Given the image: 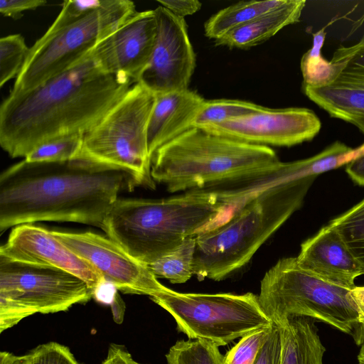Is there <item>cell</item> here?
I'll list each match as a JSON object with an SVG mask.
<instances>
[{"instance_id":"cell-1","label":"cell","mask_w":364,"mask_h":364,"mask_svg":"<svg viewBox=\"0 0 364 364\" xmlns=\"http://www.w3.org/2000/svg\"><path fill=\"white\" fill-rule=\"evenodd\" d=\"M97 46L38 86L9 92L0 106V145L11 157L25 158L53 139L85 135L136 82L124 73L107 71Z\"/></svg>"},{"instance_id":"cell-2","label":"cell","mask_w":364,"mask_h":364,"mask_svg":"<svg viewBox=\"0 0 364 364\" xmlns=\"http://www.w3.org/2000/svg\"><path fill=\"white\" fill-rule=\"evenodd\" d=\"M135 186L128 172L85 158L60 162L23 159L0 176V231L39 221L102 229L119 193Z\"/></svg>"},{"instance_id":"cell-3","label":"cell","mask_w":364,"mask_h":364,"mask_svg":"<svg viewBox=\"0 0 364 364\" xmlns=\"http://www.w3.org/2000/svg\"><path fill=\"white\" fill-rule=\"evenodd\" d=\"M228 205L218 191L192 190L161 199H119L102 230L133 257L149 265L189 237L213 226Z\"/></svg>"},{"instance_id":"cell-4","label":"cell","mask_w":364,"mask_h":364,"mask_svg":"<svg viewBox=\"0 0 364 364\" xmlns=\"http://www.w3.org/2000/svg\"><path fill=\"white\" fill-rule=\"evenodd\" d=\"M283 164L269 146L191 127L151 154V173L155 182L174 193L264 180Z\"/></svg>"},{"instance_id":"cell-5","label":"cell","mask_w":364,"mask_h":364,"mask_svg":"<svg viewBox=\"0 0 364 364\" xmlns=\"http://www.w3.org/2000/svg\"><path fill=\"white\" fill-rule=\"evenodd\" d=\"M317 176L290 179L247 198L222 223L197 234L193 274L220 281L244 267L303 204Z\"/></svg>"},{"instance_id":"cell-6","label":"cell","mask_w":364,"mask_h":364,"mask_svg":"<svg viewBox=\"0 0 364 364\" xmlns=\"http://www.w3.org/2000/svg\"><path fill=\"white\" fill-rule=\"evenodd\" d=\"M136 11L129 0H103L75 17L60 11L30 48L10 93L30 90L79 63Z\"/></svg>"},{"instance_id":"cell-7","label":"cell","mask_w":364,"mask_h":364,"mask_svg":"<svg viewBox=\"0 0 364 364\" xmlns=\"http://www.w3.org/2000/svg\"><path fill=\"white\" fill-rule=\"evenodd\" d=\"M351 290L303 269L296 257L280 259L264 274L259 305L274 323L291 316L310 317L358 338L362 325Z\"/></svg>"},{"instance_id":"cell-8","label":"cell","mask_w":364,"mask_h":364,"mask_svg":"<svg viewBox=\"0 0 364 364\" xmlns=\"http://www.w3.org/2000/svg\"><path fill=\"white\" fill-rule=\"evenodd\" d=\"M155 102L154 93L139 82L134 84L84 135L78 157L122 169L136 186L154 189L147 129Z\"/></svg>"},{"instance_id":"cell-9","label":"cell","mask_w":364,"mask_h":364,"mask_svg":"<svg viewBox=\"0 0 364 364\" xmlns=\"http://www.w3.org/2000/svg\"><path fill=\"white\" fill-rule=\"evenodd\" d=\"M174 318L189 339L226 346L273 322L251 293H181L166 287L150 297Z\"/></svg>"},{"instance_id":"cell-10","label":"cell","mask_w":364,"mask_h":364,"mask_svg":"<svg viewBox=\"0 0 364 364\" xmlns=\"http://www.w3.org/2000/svg\"><path fill=\"white\" fill-rule=\"evenodd\" d=\"M0 294L41 314L65 311L74 304H85L93 298V289L70 272L1 255Z\"/></svg>"},{"instance_id":"cell-11","label":"cell","mask_w":364,"mask_h":364,"mask_svg":"<svg viewBox=\"0 0 364 364\" xmlns=\"http://www.w3.org/2000/svg\"><path fill=\"white\" fill-rule=\"evenodd\" d=\"M70 250L89 262L108 282L124 294L151 297L166 287L149 267L108 237L92 232L50 230Z\"/></svg>"},{"instance_id":"cell-12","label":"cell","mask_w":364,"mask_h":364,"mask_svg":"<svg viewBox=\"0 0 364 364\" xmlns=\"http://www.w3.org/2000/svg\"><path fill=\"white\" fill-rule=\"evenodd\" d=\"M154 11L156 43L151 60L137 82L155 95L187 90L196 68V54L185 19L161 6Z\"/></svg>"},{"instance_id":"cell-13","label":"cell","mask_w":364,"mask_h":364,"mask_svg":"<svg viewBox=\"0 0 364 364\" xmlns=\"http://www.w3.org/2000/svg\"><path fill=\"white\" fill-rule=\"evenodd\" d=\"M330 64L323 85L302 86V90L331 117L354 125L364 134V34L353 46H339Z\"/></svg>"},{"instance_id":"cell-14","label":"cell","mask_w":364,"mask_h":364,"mask_svg":"<svg viewBox=\"0 0 364 364\" xmlns=\"http://www.w3.org/2000/svg\"><path fill=\"white\" fill-rule=\"evenodd\" d=\"M321 128L318 117L304 107H266L256 114L202 127L252 144L287 147L311 141Z\"/></svg>"},{"instance_id":"cell-15","label":"cell","mask_w":364,"mask_h":364,"mask_svg":"<svg viewBox=\"0 0 364 364\" xmlns=\"http://www.w3.org/2000/svg\"><path fill=\"white\" fill-rule=\"evenodd\" d=\"M0 255L16 261L63 269L83 279L93 291L105 279L89 262L66 247L50 230L33 223L16 226L6 242L0 247Z\"/></svg>"},{"instance_id":"cell-16","label":"cell","mask_w":364,"mask_h":364,"mask_svg":"<svg viewBox=\"0 0 364 364\" xmlns=\"http://www.w3.org/2000/svg\"><path fill=\"white\" fill-rule=\"evenodd\" d=\"M156 35L154 11H136L97 46L106 70L124 73L137 82L151 60Z\"/></svg>"},{"instance_id":"cell-17","label":"cell","mask_w":364,"mask_h":364,"mask_svg":"<svg viewBox=\"0 0 364 364\" xmlns=\"http://www.w3.org/2000/svg\"><path fill=\"white\" fill-rule=\"evenodd\" d=\"M296 260L303 269L350 289L355 287V279L364 274V267L330 223L301 245Z\"/></svg>"},{"instance_id":"cell-18","label":"cell","mask_w":364,"mask_h":364,"mask_svg":"<svg viewBox=\"0 0 364 364\" xmlns=\"http://www.w3.org/2000/svg\"><path fill=\"white\" fill-rule=\"evenodd\" d=\"M204 99L189 89L156 95L147 129L150 156L160 146L193 127Z\"/></svg>"},{"instance_id":"cell-19","label":"cell","mask_w":364,"mask_h":364,"mask_svg":"<svg viewBox=\"0 0 364 364\" xmlns=\"http://www.w3.org/2000/svg\"><path fill=\"white\" fill-rule=\"evenodd\" d=\"M305 4L304 0H286L282 6L215 41V44L240 49H247L257 46L284 27L298 23Z\"/></svg>"},{"instance_id":"cell-20","label":"cell","mask_w":364,"mask_h":364,"mask_svg":"<svg viewBox=\"0 0 364 364\" xmlns=\"http://www.w3.org/2000/svg\"><path fill=\"white\" fill-rule=\"evenodd\" d=\"M315 319L291 316L277 323L282 340L281 364H323L326 348Z\"/></svg>"},{"instance_id":"cell-21","label":"cell","mask_w":364,"mask_h":364,"mask_svg":"<svg viewBox=\"0 0 364 364\" xmlns=\"http://www.w3.org/2000/svg\"><path fill=\"white\" fill-rule=\"evenodd\" d=\"M286 0L243 1L212 15L204 24L206 37L216 41L231 31L282 6Z\"/></svg>"},{"instance_id":"cell-22","label":"cell","mask_w":364,"mask_h":364,"mask_svg":"<svg viewBox=\"0 0 364 364\" xmlns=\"http://www.w3.org/2000/svg\"><path fill=\"white\" fill-rule=\"evenodd\" d=\"M196 236L185 240L182 245L171 253L148 265L158 278H164L173 284L186 282L193 274V258Z\"/></svg>"},{"instance_id":"cell-23","label":"cell","mask_w":364,"mask_h":364,"mask_svg":"<svg viewBox=\"0 0 364 364\" xmlns=\"http://www.w3.org/2000/svg\"><path fill=\"white\" fill-rule=\"evenodd\" d=\"M266 107L251 102L219 99L204 100L194 119L193 127L221 123L262 112Z\"/></svg>"},{"instance_id":"cell-24","label":"cell","mask_w":364,"mask_h":364,"mask_svg":"<svg viewBox=\"0 0 364 364\" xmlns=\"http://www.w3.org/2000/svg\"><path fill=\"white\" fill-rule=\"evenodd\" d=\"M329 223L364 267V199Z\"/></svg>"},{"instance_id":"cell-25","label":"cell","mask_w":364,"mask_h":364,"mask_svg":"<svg viewBox=\"0 0 364 364\" xmlns=\"http://www.w3.org/2000/svg\"><path fill=\"white\" fill-rule=\"evenodd\" d=\"M168 364H223L219 347L202 340L178 341L166 354Z\"/></svg>"},{"instance_id":"cell-26","label":"cell","mask_w":364,"mask_h":364,"mask_svg":"<svg viewBox=\"0 0 364 364\" xmlns=\"http://www.w3.org/2000/svg\"><path fill=\"white\" fill-rule=\"evenodd\" d=\"M84 135L72 134L50 140L30 152L29 162H60L77 158L82 149Z\"/></svg>"},{"instance_id":"cell-27","label":"cell","mask_w":364,"mask_h":364,"mask_svg":"<svg viewBox=\"0 0 364 364\" xmlns=\"http://www.w3.org/2000/svg\"><path fill=\"white\" fill-rule=\"evenodd\" d=\"M30 48L21 34H11L0 39V87L16 78L27 58Z\"/></svg>"},{"instance_id":"cell-28","label":"cell","mask_w":364,"mask_h":364,"mask_svg":"<svg viewBox=\"0 0 364 364\" xmlns=\"http://www.w3.org/2000/svg\"><path fill=\"white\" fill-rule=\"evenodd\" d=\"M326 37L325 27L313 33L312 47L301 59L302 86L316 87L324 84L330 72V62L322 57L321 50Z\"/></svg>"},{"instance_id":"cell-29","label":"cell","mask_w":364,"mask_h":364,"mask_svg":"<svg viewBox=\"0 0 364 364\" xmlns=\"http://www.w3.org/2000/svg\"><path fill=\"white\" fill-rule=\"evenodd\" d=\"M272 326L241 338L224 355L223 364H253L259 349L270 333Z\"/></svg>"},{"instance_id":"cell-30","label":"cell","mask_w":364,"mask_h":364,"mask_svg":"<svg viewBox=\"0 0 364 364\" xmlns=\"http://www.w3.org/2000/svg\"><path fill=\"white\" fill-rule=\"evenodd\" d=\"M26 355L29 364H80L68 346L54 341L39 345Z\"/></svg>"},{"instance_id":"cell-31","label":"cell","mask_w":364,"mask_h":364,"mask_svg":"<svg viewBox=\"0 0 364 364\" xmlns=\"http://www.w3.org/2000/svg\"><path fill=\"white\" fill-rule=\"evenodd\" d=\"M35 314L36 311L27 305L0 294V333Z\"/></svg>"},{"instance_id":"cell-32","label":"cell","mask_w":364,"mask_h":364,"mask_svg":"<svg viewBox=\"0 0 364 364\" xmlns=\"http://www.w3.org/2000/svg\"><path fill=\"white\" fill-rule=\"evenodd\" d=\"M282 340L279 326L274 323L270 333L259 349L253 364H281Z\"/></svg>"},{"instance_id":"cell-33","label":"cell","mask_w":364,"mask_h":364,"mask_svg":"<svg viewBox=\"0 0 364 364\" xmlns=\"http://www.w3.org/2000/svg\"><path fill=\"white\" fill-rule=\"evenodd\" d=\"M46 3L44 0H1L0 12L4 16L18 19L23 11L35 10Z\"/></svg>"},{"instance_id":"cell-34","label":"cell","mask_w":364,"mask_h":364,"mask_svg":"<svg viewBox=\"0 0 364 364\" xmlns=\"http://www.w3.org/2000/svg\"><path fill=\"white\" fill-rule=\"evenodd\" d=\"M157 2L174 15L183 18L196 13L202 6V4L198 0H158Z\"/></svg>"},{"instance_id":"cell-35","label":"cell","mask_w":364,"mask_h":364,"mask_svg":"<svg viewBox=\"0 0 364 364\" xmlns=\"http://www.w3.org/2000/svg\"><path fill=\"white\" fill-rule=\"evenodd\" d=\"M102 364H143L134 360L127 348L120 344L109 345L107 356Z\"/></svg>"},{"instance_id":"cell-36","label":"cell","mask_w":364,"mask_h":364,"mask_svg":"<svg viewBox=\"0 0 364 364\" xmlns=\"http://www.w3.org/2000/svg\"><path fill=\"white\" fill-rule=\"evenodd\" d=\"M346 164V171L356 183L364 186V149Z\"/></svg>"},{"instance_id":"cell-37","label":"cell","mask_w":364,"mask_h":364,"mask_svg":"<svg viewBox=\"0 0 364 364\" xmlns=\"http://www.w3.org/2000/svg\"><path fill=\"white\" fill-rule=\"evenodd\" d=\"M117 290L112 282L104 279L94 289L93 298L99 303L110 306L115 299Z\"/></svg>"},{"instance_id":"cell-38","label":"cell","mask_w":364,"mask_h":364,"mask_svg":"<svg viewBox=\"0 0 364 364\" xmlns=\"http://www.w3.org/2000/svg\"><path fill=\"white\" fill-rule=\"evenodd\" d=\"M352 297L357 306L359 314V322L364 325V287H355L351 290Z\"/></svg>"},{"instance_id":"cell-39","label":"cell","mask_w":364,"mask_h":364,"mask_svg":"<svg viewBox=\"0 0 364 364\" xmlns=\"http://www.w3.org/2000/svg\"><path fill=\"white\" fill-rule=\"evenodd\" d=\"M113 319L117 323H121L124 320V316L125 312V304L119 296V293H117L114 301L110 305Z\"/></svg>"},{"instance_id":"cell-40","label":"cell","mask_w":364,"mask_h":364,"mask_svg":"<svg viewBox=\"0 0 364 364\" xmlns=\"http://www.w3.org/2000/svg\"><path fill=\"white\" fill-rule=\"evenodd\" d=\"M0 364H29L27 355H16L7 351L0 353Z\"/></svg>"},{"instance_id":"cell-41","label":"cell","mask_w":364,"mask_h":364,"mask_svg":"<svg viewBox=\"0 0 364 364\" xmlns=\"http://www.w3.org/2000/svg\"><path fill=\"white\" fill-rule=\"evenodd\" d=\"M355 342L358 346H361L364 343V325L362 326L358 336Z\"/></svg>"},{"instance_id":"cell-42","label":"cell","mask_w":364,"mask_h":364,"mask_svg":"<svg viewBox=\"0 0 364 364\" xmlns=\"http://www.w3.org/2000/svg\"><path fill=\"white\" fill-rule=\"evenodd\" d=\"M358 364H364V343L360 346L359 353L358 355Z\"/></svg>"}]
</instances>
